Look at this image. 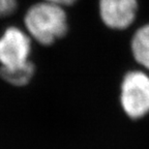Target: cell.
<instances>
[{"mask_svg":"<svg viewBox=\"0 0 149 149\" xmlns=\"http://www.w3.org/2000/svg\"><path fill=\"white\" fill-rule=\"evenodd\" d=\"M65 7L49 1L31 5L24 17V24L31 38L42 46H51L68 31Z\"/></svg>","mask_w":149,"mask_h":149,"instance_id":"cell-1","label":"cell"},{"mask_svg":"<svg viewBox=\"0 0 149 149\" xmlns=\"http://www.w3.org/2000/svg\"><path fill=\"white\" fill-rule=\"evenodd\" d=\"M119 106L130 120H140L149 115V74L144 70H127L121 78Z\"/></svg>","mask_w":149,"mask_h":149,"instance_id":"cell-2","label":"cell"},{"mask_svg":"<svg viewBox=\"0 0 149 149\" xmlns=\"http://www.w3.org/2000/svg\"><path fill=\"white\" fill-rule=\"evenodd\" d=\"M31 37L16 26L6 28L0 36L1 68H18L29 62L31 54Z\"/></svg>","mask_w":149,"mask_h":149,"instance_id":"cell-3","label":"cell"},{"mask_svg":"<svg viewBox=\"0 0 149 149\" xmlns=\"http://www.w3.org/2000/svg\"><path fill=\"white\" fill-rule=\"evenodd\" d=\"M139 0H98V17L106 28L124 31L135 23Z\"/></svg>","mask_w":149,"mask_h":149,"instance_id":"cell-4","label":"cell"},{"mask_svg":"<svg viewBox=\"0 0 149 149\" xmlns=\"http://www.w3.org/2000/svg\"><path fill=\"white\" fill-rule=\"evenodd\" d=\"M130 50L135 62L149 72V23L135 30L130 42Z\"/></svg>","mask_w":149,"mask_h":149,"instance_id":"cell-5","label":"cell"},{"mask_svg":"<svg viewBox=\"0 0 149 149\" xmlns=\"http://www.w3.org/2000/svg\"><path fill=\"white\" fill-rule=\"evenodd\" d=\"M35 66L31 61L18 68H0V77L5 82L17 87L27 85L34 76Z\"/></svg>","mask_w":149,"mask_h":149,"instance_id":"cell-6","label":"cell"},{"mask_svg":"<svg viewBox=\"0 0 149 149\" xmlns=\"http://www.w3.org/2000/svg\"><path fill=\"white\" fill-rule=\"evenodd\" d=\"M17 8V0H0V18L12 15Z\"/></svg>","mask_w":149,"mask_h":149,"instance_id":"cell-7","label":"cell"},{"mask_svg":"<svg viewBox=\"0 0 149 149\" xmlns=\"http://www.w3.org/2000/svg\"><path fill=\"white\" fill-rule=\"evenodd\" d=\"M46 1L53 2V3H56V4L61 5V6H63V7H66V6H70V5L74 4L78 0H46Z\"/></svg>","mask_w":149,"mask_h":149,"instance_id":"cell-8","label":"cell"}]
</instances>
